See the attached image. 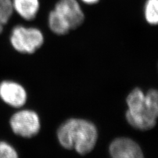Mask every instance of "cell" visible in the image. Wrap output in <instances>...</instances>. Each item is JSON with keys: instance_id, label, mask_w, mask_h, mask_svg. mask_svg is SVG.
Returning <instances> with one entry per match:
<instances>
[{"instance_id": "1", "label": "cell", "mask_w": 158, "mask_h": 158, "mask_svg": "<svg viewBox=\"0 0 158 158\" xmlns=\"http://www.w3.org/2000/svg\"><path fill=\"white\" fill-rule=\"evenodd\" d=\"M127 119L129 124L140 130L154 128L158 115V94L152 89L144 94L140 89L135 88L127 99Z\"/></svg>"}, {"instance_id": "2", "label": "cell", "mask_w": 158, "mask_h": 158, "mask_svg": "<svg viewBox=\"0 0 158 158\" xmlns=\"http://www.w3.org/2000/svg\"><path fill=\"white\" fill-rule=\"evenodd\" d=\"M57 136L64 148L69 150L75 149L78 154L85 155L94 148L98 132L96 127L90 122L71 118L59 127Z\"/></svg>"}, {"instance_id": "3", "label": "cell", "mask_w": 158, "mask_h": 158, "mask_svg": "<svg viewBox=\"0 0 158 158\" xmlns=\"http://www.w3.org/2000/svg\"><path fill=\"white\" fill-rule=\"evenodd\" d=\"M9 40L16 52L32 54L43 45L44 37L40 30L36 27L16 24L11 29Z\"/></svg>"}, {"instance_id": "4", "label": "cell", "mask_w": 158, "mask_h": 158, "mask_svg": "<svg viewBox=\"0 0 158 158\" xmlns=\"http://www.w3.org/2000/svg\"><path fill=\"white\" fill-rule=\"evenodd\" d=\"M10 125L15 134L24 138L36 135L40 128L38 115L31 110L16 112L11 117Z\"/></svg>"}, {"instance_id": "5", "label": "cell", "mask_w": 158, "mask_h": 158, "mask_svg": "<svg viewBox=\"0 0 158 158\" xmlns=\"http://www.w3.org/2000/svg\"><path fill=\"white\" fill-rule=\"evenodd\" d=\"M54 9L65 19L71 30L81 27L85 16L78 0H59Z\"/></svg>"}, {"instance_id": "6", "label": "cell", "mask_w": 158, "mask_h": 158, "mask_svg": "<svg viewBox=\"0 0 158 158\" xmlns=\"http://www.w3.org/2000/svg\"><path fill=\"white\" fill-rule=\"evenodd\" d=\"M0 98L6 104L13 107H21L27 102V92L21 85L10 81L0 83Z\"/></svg>"}, {"instance_id": "7", "label": "cell", "mask_w": 158, "mask_h": 158, "mask_svg": "<svg viewBox=\"0 0 158 158\" xmlns=\"http://www.w3.org/2000/svg\"><path fill=\"white\" fill-rule=\"evenodd\" d=\"M112 158H144L141 148L135 141L127 138H118L110 146Z\"/></svg>"}, {"instance_id": "8", "label": "cell", "mask_w": 158, "mask_h": 158, "mask_svg": "<svg viewBox=\"0 0 158 158\" xmlns=\"http://www.w3.org/2000/svg\"><path fill=\"white\" fill-rule=\"evenodd\" d=\"M14 13L26 21L35 19L40 7L39 0H11Z\"/></svg>"}, {"instance_id": "9", "label": "cell", "mask_w": 158, "mask_h": 158, "mask_svg": "<svg viewBox=\"0 0 158 158\" xmlns=\"http://www.w3.org/2000/svg\"><path fill=\"white\" fill-rule=\"evenodd\" d=\"M48 26L51 31L57 35H65L71 30L66 20L54 9L49 14Z\"/></svg>"}, {"instance_id": "10", "label": "cell", "mask_w": 158, "mask_h": 158, "mask_svg": "<svg viewBox=\"0 0 158 158\" xmlns=\"http://www.w3.org/2000/svg\"><path fill=\"white\" fill-rule=\"evenodd\" d=\"M13 15L11 0H0V35L11 21Z\"/></svg>"}, {"instance_id": "11", "label": "cell", "mask_w": 158, "mask_h": 158, "mask_svg": "<svg viewBox=\"0 0 158 158\" xmlns=\"http://www.w3.org/2000/svg\"><path fill=\"white\" fill-rule=\"evenodd\" d=\"M144 15L146 21L150 25L158 23V0H146Z\"/></svg>"}, {"instance_id": "12", "label": "cell", "mask_w": 158, "mask_h": 158, "mask_svg": "<svg viewBox=\"0 0 158 158\" xmlns=\"http://www.w3.org/2000/svg\"><path fill=\"white\" fill-rule=\"evenodd\" d=\"M0 158H19L16 150L9 143L0 141Z\"/></svg>"}, {"instance_id": "13", "label": "cell", "mask_w": 158, "mask_h": 158, "mask_svg": "<svg viewBox=\"0 0 158 158\" xmlns=\"http://www.w3.org/2000/svg\"><path fill=\"white\" fill-rule=\"evenodd\" d=\"M81 1L86 5H94L100 2V0H81Z\"/></svg>"}]
</instances>
